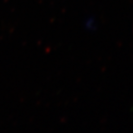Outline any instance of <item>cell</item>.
Segmentation results:
<instances>
[{"mask_svg": "<svg viewBox=\"0 0 133 133\" xmlns=\"http://www.w3.org/2000/svg\"><path fill=\"white\" fill-rule=\"evenodd\" d=\"M84 27L87 31H94L96 29V21L94 17H89L85 19Z\"/></svg>", "mask_w": 133, "mask_h": 133, "instance_id": "obj_1", "label": "cell"}]
</instances>
